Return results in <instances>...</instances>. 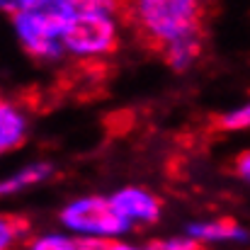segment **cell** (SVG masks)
Segmentation results:
<instances>
[{"mask_svg":"<svg viewBox=\"0 0 250 250\" xmlns=\"http://www.w3.org/2000/svg\"><path fill=\"white\" fill-rule=\"evenodd\" d=\"M126 15V12H124ZM126 20L144 34L151 49H166L175 39L202 32L199 0H134Z\"/></svg>","mask_w":250,"mask_h":250,"instance_id":"obj_1","label":"cell"},{"mask_svg":"<svg viewBox=\"0 0 250 250\" xmlns=\"http://www.w3.org/2000/svg\"><path fill=\"white\" fill-rule=\"evenodd\" d=\"M76 10L71 2L61 5H49V7H34V10H22L12 17L17 39L22 46L34 56V59H59L63 49V32L71 22Z\"/></svg>","mask_w":250,"mask_h":250,"instance_id":"obj_2","label":"cell"},{"mask_svg":"<svg viewBox=\"0 0 250 250\" xmlns=\"http://www.w3.org/2000/svg\"><path fill=\"white\" fill-rule=\"evenodd\" d=\"M61 224L76 233V238H117L131 229V224L114 209L112 199L81 197L61 211Z\"/></svg>","mask_w":250,"mask_h":250,"instance_id":"obj_3","label":"cell"},{"mask_svg":"<svg viewBox=\"0 0 250 250\" xmlns=\"http://www.w3.org/2000/svg\"><path fill=\"white\" fill-rule=\"evenodd\" d=\"M63 49L81 56H100L114 51L117 24L107 12H76L63 32Z\"/></svg>","mask_w":250,"mask_h":250,"instance_id":"obj_4","label":"cell"},{"mask_svg":"<svg viewBox=\"0 0 250 250\" xmlns=\"http://www.w3.org/2000/svg\"><path fill=\"white\" fill-rule=\"evenodd\" d=\"M114 209L134 226V224H156L161 219V202L139 187H126L119 189L117 194L109 197Z\"/></svg>","mask_w":250,"mask_h":250,"instance_id":"obj_5","label":"cell"},{"mask_svg":"<svg viewBox=\"0 0 250 250\" xmlns=\"http://www.w3.org/2000/svg\"><path fill=\"white\" fill-rule=\"evenodd\" d=\"M187 236L197 243H246L248 231L241 229L233 219H214V221H194L187 226Z\"/></svg>","mask_w":250,"mask_h":250,"instance_id":"obj_6","label":"cell"},{"mask_svg":"<svg viewBox=\"0 0 250 250\" xmlns=\"http://www.w3.org/2000/svg\"><path fill=\"white\" fill-rule=\"evenodd\" d=\"M24 136H27V119L20 114L17 107H12L10 102H2V107H0V148L12 151L24 141Z\"/></svg>","mask_w":250,"mask_h":250,"instance_id":"obj_7","label":"cell"},{"mask_svg":"<svg viewBox=\"0 0 250 250\" xmlns=\"http://www.w3.org/2000/svg\"><path fill=\"white\" fill-rule=\"evenodd\" d=\"M199 51H202V32H192L182 39H175L172 44H167L163 49L166 61L175 71H182V68L192 66V61L199 56Z\"/></svg>","mask_w":250,"mask_h":250,"instance_id":"obj_8","label":"cell"},{"mask_svg":"<svg viewBox=\"0 0 250 250\" xmlns=\"http://www.w3.org/2000/svg\"><path fill=\"white\" fill-rule=\"evenodd\" d=\"M51 175V166L49 163H34V166H24L22 170H17L12 177H7L0 187L2 194H12V192H20L24 187H32L42 180H46Z\"/></svg>","mask_w":250,"mask_h":250,"instance_id":"obj_9","label":"cell"},{"mask_svg":"<svg viewBox=\"0 0 250 250\" xmlns=\"http://www.w3.org/2000/svg\"><path fill=\"white\" fill-rule=\"evenodd\" d=\"M29 236V221L17 214H5L0 219V250H15Z\"/></svg>","mask_w":250,"mask_h":250,"instance_id":"obj_10","label":"cell"},{"mask_svg":"<svg viewBox=\"0 0 250 250\" xmlns=\"http://www.w3.org/2000/svg\"><path fill=\"white\" fill-rule=\"evenodd\" d=\"M27 250H78V238L63 233H44L27 243Z\"/></svg>","mask_w":250,"mask_h":250,"instance_id":"obj_11","label":"cell"},{"mask_svg":"<svg viewBox=\"0 0 250 250\" xmlns=\"http://www.w3.org/2000/svg\"><path fill=\"white\" fill-rule=\"evenodd\" d=\"M202 243H197L194 238L185 236V238H158L151 241L144 250H199Z\"/></svg>","mask_w":250,"mask_h":250,"instance_id":"obj_12","label":"cell"},{"mask_svg":"<svg viewBox=\"0 0 250 250\" xmlns=\"http://www.w3.org/2000/svg\"><path fill=\"white\" fill-rule=\"evenodd\" d=\"M76 12H114L119 10V0H68Z\"/></svg>","mask_w":250,"mask_h":250,"instance_id":"obj_13","label":"cell"},{"mask_svg":"<svg viewBox=\"0 0 250 250\" xmlns=\"http://www.w3.org/2000/svg\"><path fill=\"white\" fill-rule=\"evenodd\" d=\"M248 126H250V102L221 117V129H233L236 131V129H248Z\"/></svg>","mask_w":250,"mask_h":250,"instance_id":"obj_14","label":"cell"},{"mask_svg":"<svg viewBox=\"0 0 250 250\" xmlns=\"http://www.w3.org/2000/svg\"><path fill=\"white\" fill-rule=\"evenodd\" d=\"M236 172H238L246 182H250V151H246V153L238 156V161H236Z\"/></svg>","mask_w":250,"mask_h":250,"instance_id":"obj_15","label":"cell"},{"mask_svg":"<svg viewBox=\"0 0 250 250\" xmlns=\"http://www.w3.org/2000/svg\"><path fill=\"white\" fill-rule=\"evenodd\" d=\"M2 2V7L7 10V12H22V10H27V0H0Z\"/></svg>","mask_w":250,"mask_h":250,"instance_id":"obj_16","label":"cell"},{"mask_svg":"<svg viewBox=\"0 0 250 250\" xmlns=\"http://www.w3.org/2000/svg\"><path fill=\"white\" fill-rule=\"evenodd\" d=\"M104 250H144V248L131 246V243H124V241H119V238H112V241L107 243V248Z\"/></svg>","mask_w":250,"mask_h":250,"instance_id":"obj_17","label":"cell"},{"mask_svg":"<svg viewBox=\"0 0 250 250\" xmlns=\"http://www.w3.org/2000/svg\"><path fill=\"white\" fill-rule=\"evenodd\" d=\"M61 2H68V0H27V10H34V7H49V5H61Z\"/></svg>","mask_w":250,"mask_h":250,"instance_id":"obj_18","label":"cell"},{"mask_svg":"<svg viewBox=\"0 0 250 250\" xmlns=\"http://www.w3.org/2000/svg\"><path fill=\"white\" fill-rule=\"evenodd\" d=\"M15 250H27V246H24V248H15Z\"/></svg>","mask_w":250,"mask_h":250,"instance_id":"obj_19","label":"cell"}]
</instances>
